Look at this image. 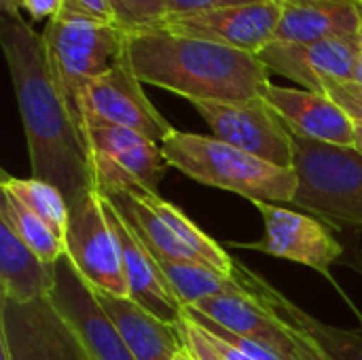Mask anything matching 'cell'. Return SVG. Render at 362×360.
<instances>
[{
    "instance_id": "obj_28",
    "label": "cell",
    "mask_w": 362,
    "mask_h": 360,
    "mask_svg": "<svg viewBox=\"0 0 362 360\" xmlns=\"http://www.w3.org/2000/svg\"><path fill=\"white\" fill-rule=\"evenodd\" d=\"M176 329H178L180 337H182L185 348L191 352V356H193V359L223 360L221 356H218V352H216V348H214V344H212V339H210L208 331H206L199 323H195L189 314H185V318L176 325Z\"/></svg>"
},
{
    "instance_id": "obj_1",
    "label": "cell",
    "mask_w": 362,
    "mask_h": 360,
    "mask_svg": "<svg viewBox=\"0 0 362 360\" xmlns=\"http://www.w3.org/2000/svg\"><path fill=\"white\" fill-rule=\"evenodd\" d=\"M0 45L21 115L32 176L55 185L68 204L95 189L89 149L51 79L42 38L23 17H0Z\"/></svg>"
},
{
    "instance_id": "obj_8",
    "label": "cell",
    "mask_w": 362,
    "mask_h": 360,
    "mask_svg": "<svg viewBox=\"0 0 362 360\" xmlns=\"http://www.w3.org/2000/svg\"><path fill=\"white\" fill-rule=\"evenodd\" d=\"M257 210L263 219V236L257 242L238 244L231 242L233 248H248L257 250L276 259L301 263L305 267L316 269L327 280H333L331 267L341 261L344 246L333 236L325 221L308 216L303 212L284 208L280 204L255 202Z\"/></svg>"
},
{
    "instance_id": "obj_38",
    "label": "cell",
    "mask_w": 362,
    "mask_h": 360,
    "mask_svg": "<svg viewBox=\"0 0 362 360\" xmlns=\"http://www.w3.org/2000/svg\"><path fill=\"white\" fill-rule=\"evenodd\" d=\"M358 40H361V51H362V28H361V34H358Z\"/></svg>"
},
{
    "instance_id": "obj_6",
    "label": "cell",
    "mask_w": 362,
    "mask_h": 360,
    "mask_svg": "<svg viewBox=\"0 0 362 360\" xmlns=\"http://www.w3.org/2000/svg\"><path fill=\"white\" fill-rule=\"evenodd\" d=\"M85 142L95 191L102 195L125 191L157 193L170 168L159 142L93 117L85 119Z\"/></svg>"
},
{
    "instance_id": "obj_35",
    "label": "cell",
    "mask_w": 362,
    "mask_h": 360,
    "mask_svg": "<svg viewBox=\"0 0 362 360\" xmlns=\"http://www.w3.org/2000/svg\"><path fill=\"white\" fill-rule=\"evenodd\" d=\"M354 83H361L362 85V51H361V55H358L356 68H354Z\"/></svg>"
},
{
    "instance_id": "obj_11",
    "label": "cell",
    "mask_w": 362,
    "mask_h": 360,
    "mask_svg": "<svg viewBox=\"0 0 362 360\" xmlns=\"http://www.w3.org/2000/svg\"><path fill=\"white\" fill-rule=\"evenodd\" d=\"M87 117L134 129L159 144L174 129L146 98L142 81L134 72L127 47L121 57L89 85L85 93V119Z\"/></svg>"
},
{
    "instance_id": "obj_27",
    "label": "cell",
    "mask_w": 362,
    "mask_h": 360,
    "mask_svg": "<svg viewBox=\"0 0 362 360\" xmlns=\"http://www.w3.org/2000/svg\"><path fill=\"white\" fill-rule=\"evenodd\" d=\"M108 6L127 36L161 30L170 19L165 0H108Z\"/></svg>"
},
{
    "instance_id": "obj_39",
    "label": "cell",
    "mask_w": 362,
    "mask_h": 360,
    "mask_svg": "<svg viewBox=\"0 0 362 360\" xmlns=\"http://www.w3.org/2000/svg\"><path fill=\"white\" fill-rule=\"evenodd\" d=\"M358 8H361V17H362V0H358Z\"/></svg>"
},
{
    "instance_id": "obj_29",
    "label": "cell",
    "mask_w": 362,
    "mask_h": 360,
    "mask_svg": "<svg viewBox=\"0 0 362 360\" xmlns=\"http://www.w3.org/2000/svg\"><path fill=\"white\" fill-rule=\"evenodd\" d=\"M57 17L91 19V21H100V23H115V17H112V11L108 6V0H64Z\"/></svg>"
},
{
    "instance_id": "obj_34",
    "label": "cell",
    "mask_w": 362,
    "mask_h": 360,
    "mask_svg": "<svg viewBox=\"0 0 362 360\" xmlns=\"http://www.w3.org/2000/svg\"><path fill=\"white\" fill-rule=\"evenodd\" d=\"M19 6H21V0H0L2 15H6V17H11V19H17V17H21V13H19Z\"/></svg>"
},
{
    "instance_id": "obj_22",
    "label": "cell",
    "mask_w": 362,
    "mask_h": 360,
    "mask_svg": "<svg viewBox=\"0 0 362 360\" xmlns=\"http://www.w3.org/2000/svg\"><path fill=\"white\" fill-rule=\"evenodd\" d=\"M257 291L259 303L263 308L274 310L282 320L305 333L329 360H362V327L341 329L314 318L312 314L297 308L261 276L257 280Z\"/></svg>"
},
{
    "instance_id": "obj_4",
    "label": "cell",
    "mask_w": 362,
    "mask_h": 360,
    "mask_svg": "<svg viewBox=\"0 0 362 360\" xmlns=\"http://www.w3.org/2000/svg\"><path fill=\"white\" fill-rule=\"evenodd\" d=\"M40 38L51 79L85 136V93L121 57L127 34L115 23L53 17Z\"/></svg>"
},
{
    "instance_id": "obj_24",
    "label": "cell",
    "mask_w": 362,
    "mask_h": 360,
    "mask_svg": "<svg viewBox=\"0 0 362 360\" xmlns=\"http://www.w3.org/2000/svg\"><path fill=\"white\" fill-rule=\"evenodd\" d=\"M142 197L146 199V204L168 223V227L178 236V240L182 244H187L204 265H210L223 274H235V265L238 261H233L227 250L223 246H218L208 233H204L180 208H176L174 204H170L168 199H163L159 193H151V191H140Z\"/></svg>"
},
{
    "instance_id": "obj_40",
    "label": "cell",
    "mask_w": 362,
    "mask_h": 360,
    "mask_svg": "<svg viewBox=\"0 0 362 360\" xmlns=\"http://www.w3.org/2000/svg\"><path fill=\"white\" fill-rule=\"evenodd\" d=\"M89 360H91V359H89Z\"/></svg>"
},
{
    "instance_id": "obj_23",
    "label": "cell",
    "mask_w": 362,
    "mask_h": 360,
    "mask_svg": "<svg viewBox=\"0 0 362 360\" xmlns=\"http://www.w3.org/2000/svg\"><path fill=\"white\" fill-rule=\"evenodd\" d=\"M117 208V212L129 223L138 238L148 246V250L159 261H191L202 263L199 257L178 240V236L168 227V223L146 204L140 191H125L115 195H104Z\"/></svg>"
},
{
    "instance_id": "obj_15",
    "label": "cell",
    "mask_w": 362,
    "mask_h": 360,
    "mask_svg": "<svg viewBox=\"0 0 362 360\" xmlns=\"http://www.w3.org/2000/svg\"><path fill=\"white\" fill-rule=\"evenodd\" d=\"M102 206L121 246L129 299L136 301L146 312L155 314L157 318L176 327L185 318L187 308L180 303L172 284L168 282L159 259L148 250V246L138 238V233L129 227V223L117 212V208L104 195H102Z\"/></svg>"
},
{
    "instance_id": "obj_5",
    "label": "cell",
    "mask_w": 362,
    "mask_h": 360,
    "mask_svg": "<svg viewBox=\"0 0 362 360\" xmlns=\"http://www.w3.org/2000/svg\"><path fill=\"white\" fill-rule=\"evenodd\" d=\"M297 191L293 206L335 227H362V153L291 132Z\"/></svg>"
},
{
    "instance_id": "obj_25",
    "label": "cell",
    "mask_w": 362,
    "mask_h": 360,
    "mask_svg": "<svg viewBox=\"0 0 362 360\" xmlns=\"http://www.w3.org/2000/svg\"><path fill=\"white\" fill-rule=\"evenodd\" d=\"M0 191L11 193L30 212H34L38 219H42L62 240L66 238L70 204L55 185L40 180V178H34V176L32 178H17V176H11L8 172H2Z\"/></svg>"
},
{
    "instance_id": "obj_2",
    "label": "cell",
    "mask_w": 362,
    "mask_h": 360,
    "mask_svg": "<svg viewBox=\"0 0 362 360\" xmlns=\"http://www.w3.org/2000/svg\"><path fill=\"white\" fill-rule=\"evenodd\" d=\"M127 51L142 83L191 104L255 100L272 83V72L257 53L168 30L127 36Z\"/></svg>"
},
{
    "instance_id": "obj_13",
    "label": "cell",
    "mask_w": 362,
    "mask_h": 360,
    "mask_svg": "<svg viewBox=\"0 0 362 360\" xmlns=\"http://www.w3.org/2000/svg\"><path fill=\"white\" fill-rule=\"evenodd\" d=\"M361 55L358 36H333L310 45L269 42L261 53V62L269 72L286 76L301 89L325 93L331 83L354 81V68Z\"/></svg>"
},
{
    "instance_id": "obj_12",
    "label": "cell",
    "mask_w": 362,
    "mask_h": 360,
    "mask_svg": "<svg viewBox=\"0 0 362 360\" xmlns=\"http://www.w3.org/2000/svg\"><path fill=\"white\" fill-rule=\"evenodd\" d=\"M49 299L81 339L89 359L136 360L117 325L100 306L95 291L76 272L68 255L55 263V286Z\"/></svg>"
},
{
    "instance_id": "obj_32",
    "label": "cell",
    "mask_w": 362,
    "mask_h": 360,
    "mask_svg": "<svg viewBox=\"0 0 362 360\" xmlns=\"http://www.w3.org/2000/svg\"><path fill=\"white\" fill-rule=\"evenodd\" d=\"M64 0H21V6L30 13V17L36 19H53L57 17Z\"/></svg>"
},
{
    "instance_id": "obj_16",
    "label": "cell",
    "mask_w": 362,
    "mask_h": 360,
    "mask_svg": "<svg viewBox=\"0 0 362 360\" xmlns=\"http://www.w3.org/2000/svg\"><path fill=\"white\" fill-rule=\"evenodd\" d=\"M261 98L280 115L293 134L318 142L354 146L356 123L327 93L267 83Z\"/></svg>"
},
{
    "instance_id": "obj_18",
    "label": "cell",
    "mask_w": 362,
    "mask_h": 360,
    "mask_svg": "<svg viewBox=\"0 0 362 360\" xmlns=\"http://www.w3.org/2000/svg\"><path fill=\"white\" fill-rule=\"evenodd\" d=\"M282 15L274 40L278 45H310L333 36L361 34L358 0H278Z\"/></svg>"
},
{
    "instance_id": "obj_7",
    "label": "cell",
    "mask_w": 362,
    "mask_h": 360,
    "mask_svg": "<svg viewBox=\"0 0 362 360\" xmlns=\"http://www.w3.org/2000/svg\"><path fill=\"white\" fill-rule=\"evenodd\" d=\"M64 244L68 259L93 291L129 297L121 246L104 212L100 191H85L70 204Z\"/></svg>"
},
{
    "instance_id": "obj_31",
    "label": "cell",
    "mask_w": 362,
    "mask_h": 360,
    "mask_svg": "<svg viewBox=\"0 0 362 360\" xmlns=\"http://www.w3.org/2000/svg\"><path fill=\"white\" fill-rule=\"evenodd\" d=\"M246 2H259V0H165V6L170 17H189V15H199L225 6L246 4Z\"/></svg>"
},
{
    "instance_id": "obj_14",
    "label": "cell",
    "mask_w": 362,
    "mask_h": 360,
    "mask_svg": "<svg viewBox=\"0 0 362 360\" xmlns=\"http://www.w3.org/2000/svg\"><path fill=\"white\" fill-rule=\"evenodd\" d=\"M280 15L282 8L278 0H259L189 17H170L161 30L259 55L274 40Z\"/></svg>"
},
{
    "instance_id": "obj_37",
    "label": "cell",
    "mask_w": 362,
    "mask_h": 360,
    "mask_svg": "<svg viewBox=\"0 0 362 360\" xmlns=\"http://www.w3.org/2000/svg\"><path fill=\"white\" fill-rule=\"evenodd\" d=\"M176 360H195L193 356H191V352L182 346V350L178 352V356H176Z\"/></svg>"
},
{
    "instance_id": "obj_20",
    "label": "cell",
    "mask_w": 362,
    "mask_h": 360,
    "mask_svg": "<svg viewBox=\"0 0 362 360\" xmlns=\"http://www.w3.org/2000/svg\"><path fill=\"white\" fill-rule=\"evenodd\" d=\"M55 286V265L45 263L19 236L0 221V289L2 299L32 303L49 299Z\"/></svg>"
},
{
    "instance_id": "obj_36",
    "label": "cell",
    "mask_w": 362,
    "mask_h": 360,
    "mask_svg": "<svg viewBox=\"0 0 362 360\" xmlns=\"http://www.w3.org/2000/svg\"><path fill=\"white\" fill-rule=\"evenodd\" d=\"M354 146L362 153V125H356V138H354Z\"/></svg>"
},
{
    "instance_id": "obj_9",
    "label": "cell",
    "mask_w": 362,
    "mask_h": 360,
    "mask_svg": "<svg viewBox=\"0 0 362 360\" xmlns=\"http://www.w3.org/2000/svg\"><path fill=\"white\" fill-rule=\"evenodd\" d=\"M193 108L218 140L274 166L293 168L291 129L263 98L246 102H193Z\"/></svg>"
},
{
    "instance_id": "obj_21",
    "label": "cell",
    "mask_w": 362,
    "mask_h": 360,
    "mask_svg": "<svg viewBox=\"0 0 362 360\" xmlns=\"http://www.w3.org/2000/svg\"><path fill=\"white\" fill-rule=\"evenodd\" d=\"M159 263L168 282L172 284L176 297L185 308H191L202 299L221 297V295L244 297L259 303L257 274L242 263L235 265V274H223L210 265L191 263V261H159Z\"/></svg>"
},
{
    "instance_id": "obj_17",
    "label": "cell",
    "mask_w": 362,
    "mask_h": 360,
    "mask_svg": "<svg viewBox=\"0 0 362 360\" xmlns=\"http://www.w3.org/2000/svg\"><path fill=\"white\" fill-rule=\"evenodd\" d=\"M187 310L221 325L233 335L246 337L274 350L284 360H301L299 331L286 320H282L274 310H267L261 303H255L244 297L221 295L202 299Z\"/></svg>"
},
{
    "instance_id": "obj_3",
    "label": "cell",
    "mask_w": 362,
    "mask_h": 360,
    "mask_svg": "<svg viewBox=\"0 0 362 360\" xmlns=\"http://www.w3.org/2000/svg\"><path fill=\"white\" fill-rule=\"evenodd\" d=\"M168 163L185 176L214 189L238 193L246 199L267 204H293L297 174L263 161L216 136L172 129L161 142Z\"/></svg>"
},
{
    "instance_id": "obj_10",
    "label": "cell",
    "mask_w": 362,
    "mask_h": 360,
    "mask_svg": "<svg viewBox=\"0 0 362 360\" xmlns=\"http://www.w3.org/2000/svg\"><path fill=\"white\" fill-rule=\"evenodd\" d=\"M0 344L11 360H89L81 339L51 299L0 301Z\"/></svg>"
},
{
    "instance_id": "obj_30",
    "label": "cell",
    "mask_w": 362,
    "mask_h": 360,
    "mask_svg": "<svg viewBox=\"0 0 362 360\" xmlns=\"http://www.w3.org/2000/svg\"><path fill=\"white\" fill-rule=\"evenodd\" d=\"M325 93L329 98H333L346 112L348 117L356 123L362 125V85L354 81H344V83H331Z\"/></svg>"
},
{
    "instance_id": "obj_19",
    "label": "cell",
    "mask_w": 362,
    "mask_h": 360,
    "mask_svg": "<svg viewBox=\"0 0 362 360\" xmlns=\"http://www.w3.org/2000/svg\"><path fill=\"white\" fill-rule=\"evenodd\" d=\"M95 297L117 325L134 359L176 360L185 344L174 325L146 312L129 297H115L100 291H95Z\"/></svg>"
},
{
    "instance_id": "obj_33",
    "label": "cell",
    "mask_w": 362,
    "mask_h": 360,
    "mask_svg": "<svg viewBox=\"0 0 362 360\" xmlns=\"http://www.w3.org/2000/svg\"><path fill=\"white\" fill-rule=\"evenodd\" d=\"M295 329H297V327H295ZM297 331H299V329H297ZM299 337H301V346H299L301 360H329L322 352H320V348H318L305 333L299 331Z\"/></svg>"
},
{
    "instance_id": "obj_26",
    "label": "cell",
    "mask_w": 362,
    "mask_h": 360,
    "mask_svg": "<svg viewBox=\"0 0 362 360\" xmlns=\"http://www.w3.org/2000/svg\"><path fill=\"white\" fill-rule=\"evenodd\" d=\"M0 221H4L19 240L36 252L45 263L55 265L62 257H66V244L64 240L34 212H30L19 199H15L11 193L2 191L0 202Z\"/></svg>"
}]
</instances>
